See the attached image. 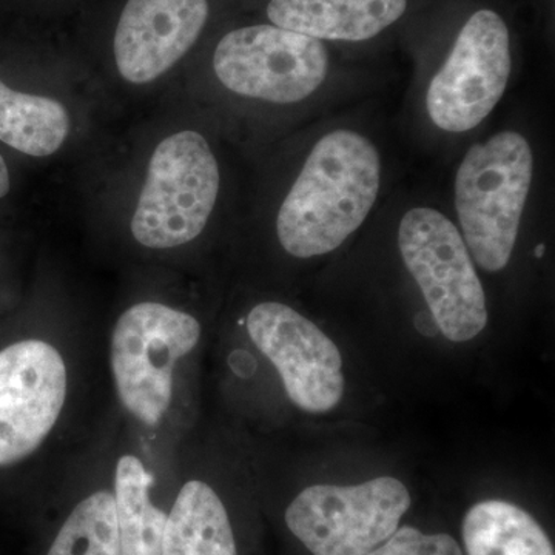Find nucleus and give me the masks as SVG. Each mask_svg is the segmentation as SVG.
<instances>
[{
    "label": "nucleus",
    "mask_w": 555,
    "mask_h": 555,
    "mask_svg": "<svg viewBox=\"0 0 555 555\" xmlns=\"http://www.w3.org/2000/svg\"><path fill=\"white\" fill-rule=\"evenodd\" d=\"M463 542L467 555H555L535 518L503 500H486L467 511Z\"/></svg>",
    "instance_id": "4468645a"
},
{
    "label": "nucleus",
    "mask_w": 555,
    "mask_h": 555,
    "mask_svg": "<svg viewBox=\"0 0 555 555\" xmlns=\"http://www.w3.org/2000/svg\"><path fill=\"white\" fill-rule=\"evenodd\" d=\"M408 0H270L268 16L276 27L318 40L360 42L396 24Z\"/></svg>",
    "instance_id": "f8f14e48"
},
{
    "label": "nucleus",
    "mask_w": 555,
    "mask_h": 555,
    "mask_svg": "<svg viewBox=\"0 0 555 555\" xmlns=\"http://www.w3.org/2000/svg\"><path fill=\"white\" fill-rule=\"evenodd\" d=\"M208 17L207 0H129L115 33L120 76L153 82L192 49Z\"/></svg>",
    "instance_id": "9b49d317"
},
{
    "label": "nucleus",
    "mask_w": 555,
    "mask_h": 555,
    "mask_svg": "<svg viewBox=\"0 0 555 555\" xmlns=\"http://www.w3.org/2000/svg\"><path fill=\"white\" fill-rule=\"evenodd\" d=\"M379 181L378 150L366 137L352 130L324 134L278 211L281 246L301 259L337 250L366 221Z\"/></svg>",
    "instance_id": "f257e3e1"
},
{
    "label": "nucleus",
    "mask_w": 555,
    "mask_h": 555,
    "mask_svg": "<svg viewBox=\"0 0 555 555\" xmlns=\"http://www.w3.org/2000/svg\"><path fill=\"white\" fill-rule=\"evenodd\" d=\"M367 555H463V551L454 537L425 534L412 526H403Z\"/></svg>",
    "instance_id": "a211bd4d"
},
{
    "label": "nucleus",
    "mask_w": 555,
    "mask_h": 555,
    "mask_svg": "<svg viewBox=\"0 0 555 555\" xmlns=\"http://www.w3.org/2000/svg\"><path fill=\"white\" fill-rule=\"evenodd\" d=\"M534 175L524 134L502 131L473 145L455 178V207L467 250L488 272L506 268Z\"/></svg>",
    "instance_id": "f03ea898"
},
{
    "label": "nucleus",
    "mask_w": 555,
    "mask_h": 555,
    "mask_svg": "<svg viewBox=\"0 0 555 555\" xmlns=\"http://www.w3.org/2000/svg\"><path fill=\"white\" fill-rule=\"evenodd\" d=\"M153 477L134 455L120 456L116 465L115 505L120 555H163L167 514L153 505Z\"/></svg>",
    "instance_id": "dca6fc26"
},
{
    "label": "nucleus",
    "mask_w": 555,
    "mask_h": 555,
    "mask_svg": "<svg viewBox=\"0 0 555 555\" xmlns=\"http://www.w3.org/2000/svg\"><path fill=\"white\" fill-rule=\"evenodd\" d=\"M10 192V173L5 160L0 156V199L5 198Z\"/></svg>",
    "instance_id": "6ab92c4d"
},
{
    "label": "nucleus",
    "mask_w": 555,
    "mask_h": 555,
    "mask_svg": "<svg viewBox=\"0 0 555 555\" xmlns=\"http://www.w3.org/2000/svg\"><path fill=\"white\" fill-rule=\"evenodd\" d=\"M398 246L441 334L454 343L476 338L488 324V306L454 222L436 208H412L401 219Z\"/></svg>",
    "instance_id": "20e7f679"
},
{
    "label": "nucleus",
    "mask_w": 555,
    "mask_h": 555,
    "mask_svg": "<svg viewBox=\"0 0 555 555\" xmlns=\"http://www.w3.org/2000/svg\"><path fill=\"white\" fill-rule=\"evenodd\" d=\"M67 367L40 339L0 352V467L16 465L43 443L64 408Z\"/></svg>",
    "instance_id": "9d476101"
},
{
    "label": "nucleus",
    "mask_w": 555,
    "mask_h": 555,
    "mask_svg": "<svg viewBox=\"0 0 555 555\" xmlns=\"http://www.w3.org/2000/svg\"><path fill=\"white\" fill-rule=\"evenodd\" d=\"M411 503L406 486L393 477L313 485L287 507L286 524L313 555H367L397 531Z\"/></svg>",
    "instance_id": "423d86ee"
},
{
    "label": "nucleus",
    "mask_w": 555,
    "mask_h": 555,
    "mask_svg": "<svg viewBox=\"0 0 555 555\" xmlns=\"http://www.w3.org/2000/svg\"><path fill=\"white\" fill-rule=\"evenodd\" d=\"M218 160L207 139L184 130L159 142L131 218L141 246L173 248L198 238L219 193Z\"/></svg>",
    "instance_id": "7ed1b4c3"
},
{
    "label": "nucleus",
    "mask_w": 555,
    "mask_h": 555,
    "mask_svg": "<svg viewBox=\"0 0 555 555\" xmlns=\"http://www.w3.org/2000/svg\"><path fill=\"white\" fill-rule=\"evenodd\" d=\"M195 317L159 302L131 306L113 328L112 371L120 403L134 418L156 426L173 393L179 358L198 345Z\"/></svg>",
    "instance_id": "39448f33"
},
{
    "label": "nucleus",
    "mask_w": 555,
    "mask_h": 555,
    "mask_svg": "<svg viewBox=\"0 0 555 555\" xmlns=\"http://www.w3.org/2000/svg\"><path fill=\"white\" fill-rule=\"evenodd\" d=\"M47 555H120L113 492L98 491L83 499L62 525Z\"/></svg>",
    "instance_id": "f3484780"
},
{
    "label": "nucleus",
    "mask_w": 555,
    "mask_h": 555,
    "mask_svg": "<svg viewBox=\"0 0 555 555\" xmlns=\"http://www.w3.org/2000/svg\"><path fill=\"white\" fill-rule=\"evenodd\" d=\"M215 75L232 93L272 104H295L327 78L324 43L276 25L228 33L214 54Z\"/></svg>",
    "instance_id": "0eeeda50"
},
{
    "label": "nucleus",
    "mask_w": 555,
    "mask_h": 555,
    "mask_svg": "<svg viewBox=\"0 0 555 555\" xmlns=\"http://www.w3.org/2000/svg\"><path fill=\"white\" fill-rule=\"evenodd\" d=\"M163 555H238L228 511L217 492L188 481L167 516Z\"/></svg>",
    "instance_id": "ddd939ff"
},
{
    "label": "nucleus",
    "mask_w": 555,
    "mask_h": 555,
    "mask_svg": "<svg viewBox=\"0 0 555 555\" xmlns=\"http://www.w3.org/2000/svg\"><path fill=\"white\" fill-rule=\"evenodd\" d=\"M69 131L60 101L11 90L0 80V141L35 158L54 155Z\"/></svg>",
    "instance_id": "2eb2a0df"
},
{
    "label": "nucleus",
    "mask_w": 555,
    "mask_h": 555,
    "mask_svg": "<svg viewBox=\"0 0 555 555\" xmlns=\"http://www.w3.org/2000/svg\"><path fill=\"white\" fill-rule=\"evenodd\" d=\"M247 331L299 409L326 414L338 406L345 393L341 353L312 321L286 305L268 301L250 310Z\"/></svg>",
    "instance_id": "1a4fd4ad"
},
{
    "label": "nucleus",
    "mask_w": 555,
    "mask_h": 555,
    "mask_svg": "<svg viewBox=\"0 0 555 555\" xmlns=\"http://www.w3.org/2000/svg\"><path fill=\"white\" fill-rule=\"evenodd\" d=\"M511 68L505 21L495 11H477L459 33L443 67L430 80L426 94L429 118L449 133L476 129L505 94Z\"/></svg>",
    "instance_id": "6e6552de"
}]
</instances>
